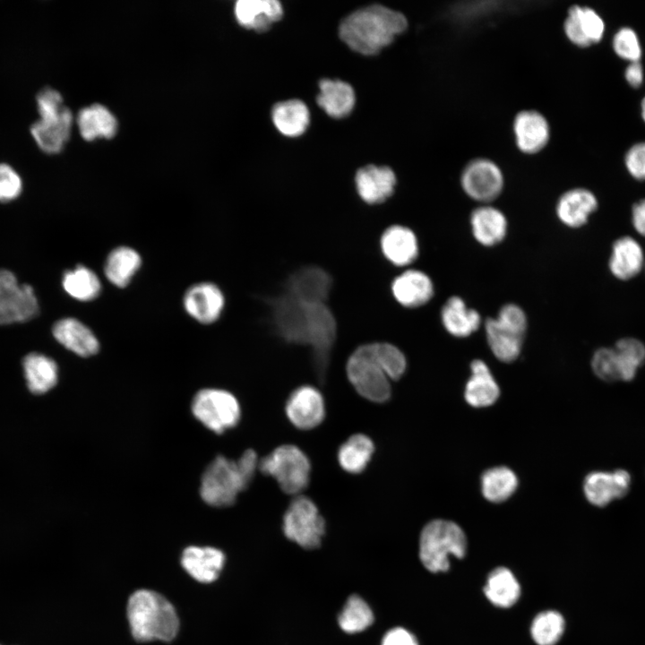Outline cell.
Instances as JSON below:
<instances>
[{"mask_svg":"<svg viewBox=\"0 0 645 645\" xmlns=\"http://www.w3.org/2000/svg\"><path fill=\"white\" fill-rule=\"evenodd\" d=\"M261 319L268 332L284 344L309 351L317 381L326 380L337 343L336 318L326 303H311L283 292L261 295Z\"/></svg>","mask_w":645,"mask_h":645,"instance_id":"1","label":"cell"},{"mask_svg":"<svg viewBox=\"0 0 645 645\" xmlns=\"http://www.w3.org/2000/svg\"><path fill=\"white\" fill-rule=\"evenodd\" d=\"M408 21L401 13L372 4L351 13L340 22L339 35L353 51L364 56L378 54L406 30Z\"/></svg>","mask_w":645,"mask_h":645,"instance_id":"2","label":"cell"},{"mask_svg":"<svg viewBox=\"0 0 645 645\" xmlns=\"http://www.w3.org/2000/svg\"><path fill=\"white\" fill-rule=\"evenodd\" d=\"M256 452L246 450L236 460L217 456L205 469L201 478L200 495L213 507L235 503L239 493L248 487L258 469Z\"/></svg>","mask_w":645,"mask_h":645,"instance_id":"3","label":"cell"},{"mask_svg":"<svg viewBox=\"0 0 645 645\" xmlns=\"http://www.w3.org/2000/svg\"><path fill=\"white\" fill-rule=\"evenodd\" d=\"M127 616L136 641H171L178 631L173 606L161 595L147 589L134 592L128 600Z\"/></svg>","mask_w":645,"mask_h":645,"instance_id":"4","label":"cell"},{"mask_svg":"<svg viewBox=\"0 0 645 645\" xmlns=\"http://www.w3.org/2000/svg\"><path fill=\"white\" fill-rule=\"evenodd\" d=\"M466 551L465 533L451 520H432L421 531L419 558L429 572H447L450 568V555L463 558Z\"/></svg>","mask_w":645,"mask_h":645,"instance_id":"5","label":"cell"},{"mask_svg":"<svg viewBox=\"0 0 645 645\" xmlns=\"http://www.w3.org/2000/svg\"><path fill=\"white\" fill-rule=\"evenodd\" d=\"M345 372L350 384L363 398L376 403L390 399L391 380L377 361L371 342L357 346L348 355Z\"/></svg>","mask_w":645,"mask_h":645,"instance_id":"6","label":"cell"},{"mask_svg":"<svg viewBox=\"0 0 645 645\" xmlns=\"http://www.w3.org/2000/svg\"><path fill=\"white\" fill-rule=\"evenodd\" d=\"M259 470L272 477L280 489L288 494H298L309 483L311 464L297 446L283 444L259 460Z\"/></svg>","mask_w":645,"mask_h":645,"instance_id":"7","label":"cell"},{"mask_svg":"<svg viewBox=\"0 0 645 645\" xmlns=\"http://www.w3.org/2000/svg\"><path fill=\"white\" fill-rule=\"evenodd\" d=\"M191 409L198 421L219 434L235 427L241 417L236 398L221 389L200 390L193 399Z\"/></svg>","mask_w":645,"mask_h":645,"instance_id":"8","label":"cell"},{"mask_svg":"<svg viewBox=\"0 0 645 645\" xmlns=\"http://www.w3.org/2000/svg\"><path fill=\"white\" fill-rule=\"evenodd\" d=\"M282 529L291 541L303 548L314 549L321 545L325 521L310 498L298 495L284 513Z\"/></svg>","mask_w":645,"mask_h":645,"instance_id":"9","label":"cell"},{"mask_svg":"<svg viewBox=\"0 0 645 645\" xmlns=\"http://www.w3.org/2000/svg\"><path fill=\"white\" fill-rule=\"evenodd\" d=\"M487 345L503 363L515 361L523 347L528 322L513 314H497L483 322Z\"/></svg>","mask_w":645,"mask_h":645,"instance_id":"10","label":"cell"},{"mask_svg":"<svg viewBox=\"0 0 645 645\" xmlns=\"http://www.w3.org/2000/svg\"><path fill=\"white\" fill-rule=\"evenodd\" d=\"M38 312L39 304L32 287L19 285L12 271L0 270V325L28 322Z\"/></svg>","mask_w":645,"mask_h":645,"instance_id":"11","label":"cell"},{"mask_svg":"<svg viewBox=\"0 0 645 645\" xmlns=\"http://www.w3.org/2000/svg\"><path fill=\"white\" fill-rule=\"evenodd\" d=\"M460 185L470 199L489 204L502 194L504 177L497 164L488 159L478 158L463 168Z\"/></svg>","mask_w":645,"mask_h":645,"instance_id":"12","label":"cell"},{"mask_svg":"<svg viewBox=\"0 0 645 645\" xmlns=\"http://www.w3.org/2000/svg\"><path fill=\"white\" fill-rule=\"evenodd\" d=\"M333 287L331 275L316 264L302 265L283 280L280 292L311 303L328 304Z\"/></svg>","mask_w":645,"mask_h":645,"instance_id":"13","label":"cell"},{"mask_svg":"<svg viewBox=\"0 0 645 645\" xmlns=\"http://www.w3.org/2000/svg\"><path fill=\"white\" fill-rule=\"evenodd\" d=\"M379 247L383 258L394 268L413 267L420 255V242L411 227L394 223L381 234Z\"/></svg>","mask_w":645,"mask_h":645,"instance_id":"14","label":"cell"},{"mask_svg":"<svg viewBox=\"0 0 645 645\" xmlns=\"http://www.w3.org/2000/svg\"><path fill=\"white\" fill-rule=\"evenodd\" d=\"M390 290L395 303L405 310L425 306L435 292L431 277L414 266L400 271L392 279Z\"/></svg>","mask_w":645,"mask_h":645,"instance_id":"15","label":"cell"},{"mask_svg":"<svg viewBox=\"0 0 645 645\" xmlns=\"http://www.w3.org/2000/svg\"><path fill=\"white\" fill-rule=\"evenodd\" d=\"M354 183L359 200L374 207L384 204L393 196L397 177L391 168L370 164L357 171Z\"/></svg>","mask_w":645,"mask_h":645,"instance_id":"16","label":"cell"},{"mask_svg":"<svg viewBox=\"0 0 645 645\" xmlns=\"http://www.w3.org/2000/svg\"><path fill=\"white\" fill-rule=\"evenodd\" d=\"M285 411L294 426L301 430H310L319 426L324 419V400L315 387L302 385L288 396Z\"/></svg>","mask_w":645,"mask_h":645,"instance_id":"17","label":"cell"},{"mask_svg":"<svg viewBox=\"0 0 645 645\" xmlns=\"http://www.w3.org/2000/svg\"><path fill=\"white\" fill-rule=\"evenodd\" d=\"M603 18L589 6L573 5L568 10L563 23L567 39L579 47L598 43L605 33Z\"/></svg>","mask_w":645,"mask_h":645,"instance_id":"18","label":"cell"},{"mask_svg":"<svg viewBox=\"0 0 645 645\" xmlns=\"http://www.w3.org/2000/svg\"><path fill=\"white\" fill-rule=\"evenodd\" d=\"M512 129L518 149L526 154L539 152L550 138L549 124L537 110L519 112L514 117Z\"/></svg>","mask_w":645,"mask_h":645,"instance_id":"19","label":"cell"},{"mask_svg":"<svg viewBox=\"0 0 645 645\" xmlns=\"http://www.w3.org/2000/svg\"><path fill=\"white\" fill-rule=\"evenodd\" d=\"M184 306L196 321L209 324L219 318L225 306V297L215 284L198 283L185 292Z\"/></svg>","mask_w":645,"mask_h":645,"instance_id":"20","label":"cell"},{"mask_svg":"<svg viewBox=\"0 0 645 645\" xmlns=\"http://www.w3.org/2000/svg\"><path fill=\"white\" fill-rule=\"evenodd\" d=\"M469 226L474 239L485 247L501 244L508 232L505 214L490 204H482L472 211Z\"/></svg>","mask_w":645,"mask_h":645,"instance_id":"21","label":"cell"},{"mask_svg":"<svg viewBox=\"0 0 645 645\" xmlns=\"http://www.w3.org/2000/svg\"><path fill=\"white\" fill-rule=\"evenodd\" d=\"M443 329L455 338H468L482 325L483 320L477 310L469 307L459 296L450 297L440 311Z\"/></svg>","mask_w":645,"mask_h":645,"instance_id":"22","label":"cell"},{"mask_svg":"<svg viewBox=\"0 0 645 645\" xmlns=\"http://www.w3.org/2000/svg\"><path fill=\"white\" fill-rule=\"evenodd\" d=\"M234 14L242 27L262 33L281 19L283 8L277 0H239Z\"/></svg>","mask_w":645,"mask_h":645,"instance_id":"23","label":"cell"},{"mask_svg":"<svg viewBox=\"0 0 645 645\" xmlns=\"http://www.w3.org/2000/svg\"><path fill=\"white\" fill-rule=\"evenodd\" d=\"M598 208L594 194L586 188H572L564 192L555 205V214L564 226L571 228L582 227Z\"/></svg>","mask_w":645,"mask_h":645,"instance_id":"24","label":"cell"},{"mask_svg":"<svg viewBox=\"0 0 645 645\" xmlns=\"http://www.w3.org/2000/svg\"><path fill=\"white\" fill-rule=\"evenodd\" d=\"M73 115L66 108L58 116L39 118L30 126L36 143L46 153L60 152L67 142L72 130Z\"/></svg>","mask_w":645,"mask_h":645,"instance_id":"25","label":"cell"},{"mask_svg":"<svg viewBox=\"0 0 645 645\" xmlns=\"http://www.w3.org/2000/svg\"><path fill=\"white\" fill-rule=\"evenodd\" d=\"M55 339L68 350L83 357L98 353L99 343L94 333L74 318L57 321L52 329Z\"/></svg>","mask_w":645,"mask_h":645,"instance_id":"26","label":"cell"},{"mask_svg":"<svg viewBox=\"0 0 645 645\" xmlns=\"http://www.w3.org/2000/svg\"><path fill=\"white\" fill-rule=\"evenodd\" d=\"M225 555L222 551L211 546H188L181 557L184 569L196 580H215L222 570Z\"/></svg>","mask_w":645,"mask_h":645,"instance_id":"27","label":"cell"},{"mask_svg":"<svg viewBox=\"0 0 645 645\" xmlns=\"http://www.w3.org/2000/svg\"><path fill=\"white\" fill-rule=\"evenodd\" d=\"M470 373L465 387L466 401L475 408L494 404L500 390L488 366L482 359H474L470 363Z\"/></svg>","mask_w":645,"mask_h":645,"instance_id":"28","label":"cell"},{"mask_svg":"<svg viewBox=\"0 0 645 645\" xmlns=\"http://www.w3.org/2000/svg\"><path fill=\"white\" fill-rule=\"evenodd\" d=\"M318 106L334 118L347 116L352 111L356 97L350 84L340 80L322 79L319 82Z\"/></svg>","mask_w":645,"mask_h":645,"instance_id":"29","label":"cell"},{"mask_svg":"<svg viewBox=\"0 0 645 645\" xmlns=\"http://www.w3.org/2000/svg\"><path fill=\"white\" fill-rule=\"evenodd\" d=\"M77 125L82 137L88 142L113 138L118 129L116 116L100 104L82 108L78 113Z\"/></svg>","mask_w":645,"mask_h":645,"instance_id":"30","label":"cell"},{"mask_svg":"<svg viewBox=\"0 0 645 645\" xmlns=\"http://www.w3.org/2000/svg\"><path fill=\"white\" fill-rule=\"evenodd\" d=\"M22 367L27 387L33 394H44L58 381V367L49 357L32 352L24 357Z\"/></svg>","mask_w":645,"mask_h":645,"instance_id":"31","label":"cell"},{"mask_svg":"<svg viewBox=\"0 0 645 645\" xmlns=\"http://www.w3.org/2000/svg\"><path fill=\"white\" fill-rule=\"evenodd\" d=\"M486 598L499 608H509L520 597V585L511 570L499 566L492 570L483 589Z\"/></svg>","mask_w":645,"mask_h":645,"instance_id":"32","label":"cell"},{"mask_svg":"<svg viewBox=\"0 0 645 645\" xmlns=\"http://www.w3.org/2000/svg\"><path fill=\"white\" fill-rule=\"evenodd\" d=\"M272 122L277 130L285 136L302 135L310 122L306 105L299 99H288L275 104L271 110Z\"/></svg>","mask_w":645,"mask_h":645,"instance_id":"33","label":"cell"},{"mask_svg":"<svg viewBox=\"0 0 645 645\" xmlns=\"http://www.w3.org/2000/svg\"><path fill=\"white\" fill-rule=\"evenodd\" d=\"M643 265V254L639 243L630 236L617 239L609 261L611 272L619 280H629L637 275Z\"/></svg>","mask_w":645,"mask_h":645,"instance_id":"34","label":"cell"},{"mask_svg":"<svg viewBox=\"0 0 645 645\" xmlns=\"http://www.w3.org/2000/svg\"><path fill=\"white\" fill-rule=\"evenodd\" d=\"M374 452L373 441L366 434H356L339 448L338 461L348 473L358 474L366 469Z\"/></svg>","mask_w":645,"mask_h":645,"instance_id":"35","label":"cell"},{"mask_svg":"<svg viewBox=\"0 0 645 645\" xmlns=\"http://www.w3.org/2000/svg\"><path fill=\"white\" fill-rule=\"evenodd\" d=\"M141 264V256L135 250L127 246H120L108 254L104 271L113 285L125 288L129 284Z\"/></svg>","mask_w":645,"mask_h":645,"instance_id":"36","label":"cell"},{"mask_svg":"<svg viewBox=\"0 0 645 645\" xmlns=\"http://www.w3.org/2000/svg\"><path fill=\"white\" fill-rule=\"evenodd\" d=\"M517 486L516 475L507 467L489 469L481 477L482 494L492 503L507 500L515 492Z\"/></svg>","mask_w":645,"mask_h":645,"instance_id":"37","label":"cell"},{"mask_svg":"<svg viewBox=\"0 0 645 645\" xmlns=\"http://www.w3.org/2000/svg\"><path fill=\"white\" fill-rule=\"evenodd\" d=\"M62 282L65 292L80 301L94 299L101 289L100 281L95 272L82 265L65 271Z\"/></svg>","mask_w":645,"mask_h":645,"instance_id":"38","label":"cell"},{"mask_svg":"<svg viewBox=\"0 0 645 645\" xmlns=\"http://www.w3.org/2000/svg\"><path fill=\"white\" fill-rule=\"evenodd\" d=\"M565 629L563 616L555 610L538 614L530 626V634L537 645H555Z\"/></svg>","mask_w":645,"mask_h":645,"instance_id":"39","label":"cell"},{"mask_svg":"<svg viewBox=\"0 0 645 645\" xmlns=\"http://www.w3.org/2000/svg\"><path fill=\"white\" fill-rule=\"evenodd\" d=\"M617 358L620 380L632 381L645 361V346L633 338L619 340L613 348Z\"/></svg>","mask_w":645,"mask_h":645,"instance_id":"40","label":"cell"},{"mask_svg":"<svg viewBox=\"0 0 645 645\" xmlns=\"http://www.w3.org/2000/svg\"><path fill=\"white\" fill-rule=\"evenodd\" d=\"M584 494L591 504L604 507L618 499L613 472L594 471L587 475L583 483Z\"/></svg>","mask_w":645,"mask_h":645,"instance_id":"41","label":"cell"},{"mask_svg":"<svg viewBox=\"0 0 645 645\" xmlns=\"http://www.w3.org/2000/svg\"><path fill=\"white\" fill-rule=\"evenodd\" d=\"M339 625L348 633L360 632L374 622L370 606L359 596L353 595L347 600L338 617Z\"/></svg>","mask_w":645,"mask_h":645,"instance_id":"42","label":"cell"},{"mask_svg":"<svg viewBox=\"0 0 645 645\" xmlns=\"http://www.w3.org/2000/svg\"><path fill=\"white\" fill-rule=\"evenodd\" d=\"M374 354L391 381H398L407 370L405 353L396 344L388 341L371 342Z\"/></svg>","mask_w":645,"mask_h":645,"instance_id":"43","label":"cell"},{"mask_svg":"<svg viewBox=\"0 0 645 645\" xmlns=\"http://www.w3.org/2000/svg\"><path fill=\"white\" fill-rule=\"evenodd\" d=\"M612 47L621 58L631 62L640 61L642 48L635 30L629 27L619 29L613 37Z\"/></svg>","mask_w":645,"mask_h":645,"instance_id":"44","label":"cell"},{"mask_svg":"<svg viewBox=\"0 0 645 645\" xmlns=\"http://www.w3.org/2000/svg\"><path fill=\"white\" fill-rule=\"evenodd\" d=\"M591 367L601 380L615 382L620 380V371L614 348L598 349L592 357Z\"/></svg>","mask_w":645,"mask_h":645,"instance_id":"45","label":"cell"},{"mask_svg":"<svg viewBox=\"0 0 645 645\" xmlns=\"http://www.w3.org/2000/svg\"><path fill=\"white\" fill-rule=\"evenodd\" d=\"M22 190V182L18 173L8 164L0 163V202L16 199Z\"/></svg>","mask_w":645,"mask_h":645,"instance_id":"46","label":"cell"},{"mask_svg":"<svg viewBox=\"0 0 645 645\" xmlns=\"http://www.w3.org/2000/svg\"><path fill=\"white\" fill-rule=\"evenodd\" d=\"M36 100L39 117L56 116L65 108L61 94L51 88L42 89L38 93Z\"/></svg>","mask_w":645,"mask_h":645,"instance_id":"47","label":"cell"},{"mask_svg":"<svg viewBox=\"0 0 645 645\" xmlns=\"http://www.w3.org/2000/svg\"><path fill=\"white\" fill-rule=\"evenodd\" d=\"M624 164L633 178L645 180V142L635 143L628 150Z\"/></svg>","mask_w":645,"mask_h":645,"instance_id":"48","label":"cell"},{"mask_svg":"<svg viewBox=\"0 0 645 645\" xmlns=\"http://www.w3.org/2000/svg\"><path fill=\"white\" fill-rule=\"evenodd\" d=\"M382 645H418L417 638L408 630L397 627L383 636Z\"/></svg>","mask_w":645,"mask_h":645,"instance_id":"49","label":"cell"},{"mask_svg":"<svg viewBox=\"0 0 645 645\" xmlns=\"http://www.w3.org/2000/svg\"><path fill=\"white\" fill-rule=\"evenodd\" d=\"M643 68L640 61L631 62L624 71V78L630 86L638 88L643 82Z\"/></svg>","mask_w":645,"mask_h":645,"instance_id":"50","label":"cell"},{"mask_svg":"<svg viewBox=\"0 0 645 645\" xmlns=\"http://www.w3.org/2000/svg\"><path fill=\"white\" fill-rule=\"evenodd\" d=\"M632 214L636 231L645 236V199L633 205Z\"/></svg>","mask_w":645,"mask_h":645,"instance_id":"51","label":"cell"},{"mask_svg":"<svg viewBox=\"0 0 645 645\" xmlns=\"http://www.w3.org/2000/svg\"><path fill=\"white\" fill-rule=\"evenodd\" d=\"M613 475L616 485L618 499L623 498L630 490L631 476L624 469L615 470Z\"/></svg>","mask_w":645,"mask_h":645,"instance_id":"52","label":"cell"},{"mask_svg":"<svg viewBox=\"0 0 645 645\" xmlns=\"http://www.w3.org/2000/svg\"><path fill=\"white\" fill-rule=\"evenodd\" d=\"M641 114L643 121L645 122V97L642 99L641 103Z\"/></svg>","mask_w":645,"mask_h":645,"instance_id":"53","label":"cell"}]
</instances>
